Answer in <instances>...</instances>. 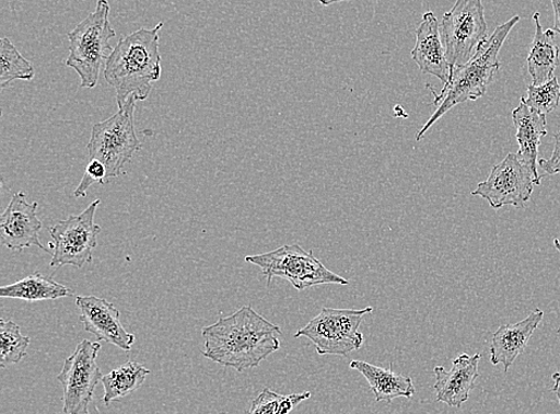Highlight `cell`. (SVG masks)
Here are the masks:
<instances>
[{
	"label": "cell",
	"mask_w": 560,
	"mask_h": 414,
	"mask_svg": "<svg viewBox=\"0 0 560 414\" xmlns=\"http://www.w3.org/2000/svg\"><path fill=\"white\" fill-rule=\"evenodd\" d=\"M280 335L279 326L259 315L252 306H244L202 330V355L214 364L243 372L257 368L260 361L276 354Z\"/></svg>",
	"instance_id": "obj_1"
},
{
	"label": "cell",
	"mask_w": 560,
	"mask_h": 414,
	"mask_svg": "<svg viewBox=\"0 0 560 414\" xmlns=\"http://www.w3.org/2000/svg\"><path fill=\"white\" fill-rule=\"evenodd\" d=\"M163 27L164 22H160L152 30L141 28L121 38L114 48L104 67V79L115 89L119 110L130 97L148 100L153 84L161 80Z\"/></svg>",
	"instance_id": "obj_2"
},
{
	"label": "cell",
	"mask_w": 560,
	"mask_h": 414,
	"mask_svg": "<svg viewBox=\"0 0 560 414\" xmlns=\"http://www.w3.org/2000/svg\"><path fill=\"white\" fill-rule=\"evenodd\" d=\"M520 16H514L510 21L501 24L500 27L481 43L474 57L462 67L455 68L451 73L447 85L442 88L441 94L436 95L432 89L434 105L438 110L431 116V119L421 128L416 140L421 141L425 134L439 119L442 118L454 107L466 101H477L483 97L488 87L501 68L499 59L500 50L518 23Z\"/></svg>",
	"instance_id": "obj_3"
},
{
	"label": "cell",
	"mask_w": 560,
	"mask_h": 414,
	"mask_svg": "<svg viewBox=\"0 0 560 414\" xmlns=\"http://www.w3.org/2000/svg\"><path fill=\"white\" fill-rule=\"evenodd\" d=\"M108 0H98L96 10L68 34L70 55L69 68L81 77L82 88L93 89L100 80V72L110 58L114 48L110 41L116 33L109 21Z\"/></svg>",
	"instance_id": "obj_4"
},
{
	"label": "cell",
	"mask_w": 560,
	"mask_h": 414,
	"mask_svg": "<svg viewBox=\"0 0 560 414\" xmlns=\"http://www.w3.org/2000/svg\"><path fill=\"white\" fill-rule=\"evenodd\" d=\"M135 97L106 122L94 125L86 146L89 160L101 162L107 171V180L122 175L125 165L142 146L136 134Z\"/></svg>",
	"instance_id": "obj_5"
},
{
	"label": "cell",
	"mask_w": 560,
	"mask_h": 414,
	"mask_svg": "<svg viewBox=\"0 0 560 414\" xmlns=\"http://www.w3.org/2000/svg\"><path fill=\"white\" fill-rule=\"evenodd\" d=\"M245 262L258 266L268 278V284L278 277L289 280L299 291L324 284H349L348 279L325 267L314 252H306L298 244H285L272 252L247 255Z\"/></svg>",
	"instance_id": "obj_6"
},
{
	"label": "cell",
	"mask_w": 560,
	"mask_h": 414,
	"mask_svg": "<svg viewBox=\"0 0 560 414\" xmlns=\"http://www.w3.org/2000/svg\"><path fill=\"white\" fill-rule=\"evenodd\" d=\"M372 312V307L361 310L323 308L322 312L294 336H305L315 344L320 356H347L362 347L364 338L359 330L363 317Z\"/></svg>",
	"instance_id": "obj_7"
},
{
	"label": "cell",
	"mask_w": 560,
	"mask_h": 414,
	"mask_svg": "<svg viewBox=\"0 0 560 414\" xmlns=\"http://www.w3.org/2000/svg\"><path fill=\"white\" fill-rule=\"evenodd\" d=\"M451 73L476 54L488 37V24L481 0H457L442 18L440 25Z\"/></svg>",
	"instance_id": "obj_8"
},
{
	"label": "cell",
	"mask_w": 560,
	"mask_h": 414,
	"mask_svg": "<svg viewBox=\"0 0 560 414\" xmlns=\"http://www.w3.org/2000/svg\"><path fill=\"white\" fill-rule=\"evenodd\" d=\"M101 200L91 203L80 215H72L65 221L48 229L54 249L51 267L74 266L82 268L93 263V252L97 248V238L102 228L95 223Z\"/></svg>",
	"instance_id": "obj_9"
},
{
	"label": "cell",
	"mask_w": 560,
	"mask_h": 414,
	"mask_svg": "<svg viewBox=\"0 0 560 414\" xmlns=\"http://www.w3.org/2000/svg\"><path fill=\"white\" fill-rule=\"evenodd\" d=\"M101 347L98 342L83 341L65 360L58 375V381L63 390L65 414H90L89 406L94 399L95 388L103 378L97 365Z\"/></svg>",
	"instance_id": "obj_10"
},
{
	"label": "cell",
	"mask_w": 560,
	"mask_h": 414,
	"mask_svg": "<svg viewBox=\"0 0 560 414\" xmlns=\"http://www.w3.org/2000/svg\"><path fill=\"white\" fill-rule=\"evenodd\" d=\"M534 185L532 174L520 162L517 153H510L492 168L488 179L478 184L472 196L486 199L494 210L508 205L523 207L529 200Z\"/></svg>",
	"instance_id": "obj_11"
},
{
	"label": "cell",
	"mask_w": 560,
	"mask_h": 414,
	"mask_svg": "<svg viewBox=\"0 0 560 414\" xmlns=\"http://www.w3.org/2000/svg\"><path fill=\"white\" fill-rule=\"evenodd\" d=\"M75 304L84 330L94 334L97 342H107L126 353L132 350L136 335L125 330L119 309L113 303L96 296H78Z\"/></svg>",
	"instance_id": "obj_12"
},
{
	"label": "cell",
	"mask_w": 560,
	"mask_h": 414,
	"mask_svg": "<svg viewBox=\"0 0 560 414\" xmlns=\"http://www.w3.org/2000/svg\"><path fill=\"white\" fill-rule=\"evenodd\" d=\"M37 203H28L22 192L14 194L7 210L0 216V239L11 251H22L32 245L45 252L40 241L43 223L37 217Z\"/></svg>",
	"instance_id": "obj_13"
},
{
	"label": "cell",
	"mask_w": 560,
	"mask_h": 414,
	"mask_svg": "<svg viewBox=\"0 0 560 414\" xmlns=\"http://www.w3.org/2000/svg\"><path fill=\"white\" fill-rule=\"evenodd\" d=\"M479 354H463L453 359L452 368L436 367L434 390L436 401L450 407L460 409L466 403L479 378Z\"/></svg>",
	"instance_id": "obj_14"
},
{
	"label": "cell",
	"mask_w": 560,
	"mask_h": 414,
	"mask_svg": "<svg viewBox=\"0 0 560 414\" xmlns=\"http://www.w3.org/2000/svg\"><path fill=\"white\" fill-rule=\"evenodd\" d=\"M411 57L423 73L438 77L444 87L448 84L451 67L442 44L440 24L433 11H428L422 16L416 31V45Z\"/></svg>",
	"instance_id": "obj_15"
},
{
	"label": "cell",
	"mask_w": 560,
	"mask_h": 414,
	"mask_svg": "<svg viewBox=\"0 0 560 414\" xmlns=\"http://www.w3.org/2000/svg\"><path fill=\"white\" fill-rule=\"evenodd\" d=\"M542 319V310L536 309L523 321L506 323L494 332L490 345L492 366L503 365L505 372L510 370L516 358L525 353Z\"/></svg>",
	"instance_id": "obj_16"
},
{
	"label": "cell",
	"mask_w": 560,
	"mask_h": 414,
	"mask_svg": "<svg viewBox=\"0 0 560 414\" xmlns=\"http://www.w3.org/2000/svg\"><path fill=\"white\" fill-rule=\"evenodd\" d=\"M518 145L517 158L532 174L534 184L540 185L538 153L541 139L547 135L546 115L532 111L524 101L513 111Z\"/></svg>",
	"instance_id": "obj_17"
},
{
	"label": "cell",
	"mask_w": 560,
	"mask_h": 414,
	"mask_svg": "<svg viewBox=\"0 0 560 414\" xmlns=\"http://www.w3.org/2000/svg\"><path fill=\"white\" fill-rule=\"evenodd\" d=\"M350 368L362 373V377L368 380L376 403L385 401L389 404L398 398L411 399L416 393L411 378L395 372L393 365L389 369H385L363 360H353Z\"/></svg>",
	"instance_id": "obj_18"
},
{
	"label": "cell",
	"mask_w": 560,
	"mask_h": 414,
	"mask_svg": "<svg viewBox=\"0 0 560 414\" xmlns=\"http://www.w3.org/2000/svg\"><path fill=\"white\" fill-rule=\"evenodd\" d=\"M533 20L536 23V34L527 57V67L533 85H541L555 77L559 64V47L556 44V32L542 31L539 12L534 14Z\"/></svg>",
	"instance_id": "obj_19"
},
{
	"label": "cell",
	"mask_w": 560,
	"mask_h": 414,
	"mask_svg": "<svg viewBox=\"0 0 560 414\" xmlns=\"http://www.w3.org/2000/svg\"><path fill=\"white\" fill-rule=\"evenodd\" d=\"M73 291L62 284L46 277L38 272L0 288V296L4 299H15L27 302L56 301L63 297H71Z\"/></svg>",
	"instance_id": "obj_20"
},
{
	"label": "cell",
	"mask_w": 560,
	"mask_h": 414,
	"mask_svg": "<svg viewBox=\"0 0 560 414\" xmlns=\"http://www.w3.org/2000/svg\"><path fill=\"white\" fill-rule=\"evenodd\" d=\"M151 370L135 360H128L124 366L103 375V403L109 406L113 401L133 394L144 384Z\"/></svg>",
	"instance_id": "obj_21"
},
{
	"label": "cell",
	"mask_w": 560,
	"mask_h": 414,
	"mask_svg": "<svg viewBox=\"0 0 560 414\" xmlns=\"http://www.w3.org/2000/svg\"><path fill=\"white\" fill-rule=\"evenodd\" d=\"M35 70L31 61L25 59L8 37L0 41V85L5 88L10 83L32 81Z\"/></svg>",
	"instance_id": "obj_22"
},
{
	"label": "cell",
	"mask_w": 560,
	"mask_h": 414,
	"mask_svg": "<svg viewBox=\"0 0 560 414\" xmlns=\"http://www.w3.org/2000/svg\"><path fill=\"white\" fill-rule=\"evenodd\" d=\"M30 336L22 334L14 321H0V367L3 369L20 364L27 356Z\"/></svg>",
	"instance_id": "obj_23"
},
{
	"label": "cell",
	"mask_w": 560,
	"mask_h": 414,
	"mask_svg": "<svg viewBox=\"0 0 560 414\" xmlns=\"http://www.w3.org/2000/svg\"><path fill=\"white\" fill-rule=\"evenodd\" d=\"M526 105L539 114H549L553 112L560 101V85L557 77L541 85H529L527 89V96L521 97Z\"/></svg>",
	"instance_id": "obj_24"
},
{
	"label": "cell",
	"mask_w": 560,
	"mask_h": 414,
	"mask_svg": "<svg viewBox=\"0 0 560 414\" xmlns=\"http://www.w3.org/2000/svg\"><path fill=\"white\" fill-rule=\"evenodd\" d=\"M283 395H280L269 388H265L260 394L253 400L252 407L247 414H279Z\"/></svg>",
	"instance_id": "obj_25"
},
{
	"label": "cell",
	"mask_w": 560,
	"mask_h": 414,
	"mask_svg": "<svg viewBox=\"0 0 560 414\" xmlns=\"http://www.w3.org/2000/svg\"><path fill=\"white\" fill-rule=\"evenodd\" d=\"M541 170L547 175L560 174V131L555 135V149L549 160H539Z\"/></svg>",
	"instance_id": "obj_26"
},
{
	"label": "cell",
	"mask_w": 560,
	"mask_h": 414,
	"mask_svg": "<svg viewBox=\"0 0 560 414\" xmlns=\"http://www.w3.org/2000/svg\"><path fill=\"white\" fill-rule=\"evenodd\" d=\"M555 11V32L560 35V0H551Z\"/></svg>",
	"instance_id": "obj_27"
},
{
	"label": "cell",
	"mask_w": 560,
	"mask_h": 414,
	"mask_svg": "<svg viewBox=\"0 0 560 414\" xmlns=\"http://www.w3.org/2000/svg\"><path fill=\"white\" fill-rule=\"evenodd\" d=\"M553 381H555V386H553V393L557 395L558 398V401H559V405H560V373L559 372H555L553 373Z\"/></svg>",
	"instance_id": "obj_28"
},
{
	"label": "cell",
	"mask_w": 560,
	"mask_h": 414,
	"mask_svg": "<svg viewBox=\"0 0 560 414\" xmlns=\"http://www.w3.org/2000/svg\"><path fill=\"white\" fill-rule=\"evenodd\" d=\"M351 2V0H319V3L324 7H329L335 3Z\"/></svg>",
	"instance_id": "obj_29"
},
{
	"label": "cell",
	"mask_w": 560,
	"mask_h": 414,
	"mask_svg": "<svg viewBox=\"0 0 560 414\" xmlns=\"http://www.w3.org/2000/svg\"><path fill=\"white\" fill-rule=\"evenodd\" d=\"M555 248L560 253V241L557 239L555 240Z\"/></svg>",
	"instance_id": "obj_30"
}]
</instances>
